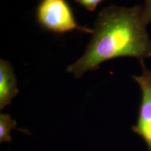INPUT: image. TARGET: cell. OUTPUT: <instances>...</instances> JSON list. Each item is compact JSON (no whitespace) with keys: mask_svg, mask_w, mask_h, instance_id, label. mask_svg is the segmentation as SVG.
Instances as JSON below:
<instances>
[{"mask_svg":"<svg viewBox=\"0 0 151 151\" xmlns=\"http://www.w3.org/2000/svg\"><path fill=\"white\" fill-rule=\"evenodd\" d=\"M36 14L41 27L53 33L65 34L73 30L93 32V29L81 27L77 23L72 9L66 0H41Z\"/></svg>","mask_w":151,"mask_h":151,"instance_id":"2","label":"cell"},{"mask_svg":"<svg viewBox=\"0 0 151 151\" xmlns=\"http://www.w3.org/2000/svg\"><path fill=\"white\" fill-rule=\"evenodd\" d=\"M143 6H111L98 15L92 37L84 54L67 71L76 78L99 69L104 62L120 57L139 61L151 58V41L147 32Z\"/></svg>","mask_w":151,"mask_h":151,"instance_id":"1","label":"cell"},{"mask_svg":"<svg viewBox=\"0 0 151 151\" xmlns=\"http://www.w3.org/2000/svg\"><path fill=\"white\" fill-rule=\"evenodd\" d=\"M17 80L14 68L8 61L0 60V110L11 104L18 94Z\"/></svg>","mask_w":151,"mask_h":151,"instance_id":"4","label":"cell"},{"mask_svg":"<svg viewBox=\"0 0 151 151\" xmlns=\"http://www.w3.org/2000/svg\"><path fill=\"white\" fill-rule=\"evenodd\" d=\"M142 72L132 78L140 87L141 99L137 124L132 126V131L140 136L151 151V70L147 69L144 61H140Z\"/></svg>","mask_w":151,"mask_h":151,"instance_id":"3","label":"cell"},{"mask_svg":"<svg viewBox=\"0 0 151 151\" xmlns=\"http://www.w3.org/2000/svg\"><path fill=\"white\" fill-rule=\"evenodd\" d=\"M143 11L147 21L151 22V0H144Z\"/></svg>","mask_w":151,"mask_h":151,"instance_id":"7","label":"cell"},{"mask_svg":"<svg viewBox=\"0 0 151 151\" xmlns=\"http://www.w3.org/2000/svg\"><path fill=\"white\" fill-rule=\"evenodd\" d=\"M76 2L83 6L85 9L89 11H94L99 3L104 0H74Z\"/></svg>","mask_w":151,"mask_h":151,"instance_id":"6","label":"cell"},{"mask_svg":"<svg viewBox=\"0 0 151 151\" xmlns=\"http://www.w3.org/2000/svg\"><path fill=\"white\" fill-rule=\"evenodd\" d=\"M16 121L14 120L10 115L6 113L0 114V143L11 142L12 138L11 130L16 129Z\"/></svg>","mask_w":151,"mask_h":151,"instance_id":"5","label":"cell"}]
</instances>
